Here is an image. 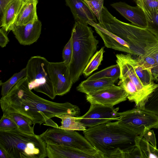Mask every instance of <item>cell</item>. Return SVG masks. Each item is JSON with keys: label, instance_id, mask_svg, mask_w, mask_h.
Segmentation results:
<instances>
[{"label": "cell", "instance_id": "cell-30", "mask_svg": "<svg viewBox=\"0 0 158 158\" xmlns=\"http://www.w3.org/2000/svg\"><path fill=\"white\" fill-rule=\"evenodd\" d=\"M136 3L144 11L150 12L158 10V0H136Z\"/></svg>", "mask_w": 158, "mask_h": 158}, {"label": "cell", "instance_id": "cell-3", "mask_svg": "<svg viewBox=\"0 0 158 158\" xmlns=\"http://www.w3.org/2000/svg\"><path fill=\"white\" fill-rule=\"evenodd\" d=\"M84 136L104 158H123L139 144V135L120 124L117 120L89 127Z\"/></svg>", "mask_w": 158, "mask_h": 158}, {"label": "cell", "instance_id": "cell-29", "mask_svg": "<svg viewBox=\"0 0 158 158\" xmlns=\"http://www.w3.org/2000/svg\"><path fill=\"white\" fill-rule=\"evenodd\" d=\"M143 109L158 116V86L148 99Z\"/></svg>", "mask_w": 158, "mask_h": 158}, {"label": "cell", "instance_id": "cell-14", "mask_svg": "<svg viewBox=\"0 0 158 158\" xmlns=\"http://www.w3.org/2000/svg\"><path fill=\"white\" fill-rule=\"evenodd\" d=\"M42 23L38 20L26 25L13 24L9 31H11L19 43L23 45H30L35 42L40 37Z\"/></svg>", "mask_w": 158, "mask_h": 158}, {"label": "cell", "instance_id": "cell-4", "mask_svg": "<svg viewBox=\"0 0 158 158\" xmlns=\"http://www.w3.org/2000/svg\"><path fill=\"white\" fill-rule=\"evenodd\" d=\"M87 24L75 21L71 36L73 54L69 65L73 84L77 81L91 58L96 52L98 41Z\"/></svg>", "mask_w": 158, "mask_h": 158}, {"label": "cell", "instance_id": "cell-10", "mask_svg": "<svg viewBox=\"0 0 158 158\" xmlns=\"http://www.w3.org/2000/svg\"><path fill=\"white\" fill-rule=\"evenodd\" d=\"M119 108H114L96 103H90L88 111L81 117H76V119L86 127H91L113 120L119 119Z\"/></svg>", "mask_w": 158, "mask_h": 158}, {"label": "cell", "instance_id": "cell-21", "mask_svg": "<svg viewBox=\"0 0 158 158\" xmlns=\"http://www.w3.org/2000/svg\"><path fill=\"white\" fill-rule=\"evenodd\" d=\"M56 117L61 120V125L59 126L60 128L68 130L83 131L87 129L83 124L76 120V116L71 114L59 115Z\"/></svg>", "mask_w": 158, "mask_h": 158}, {"label": "cell", "instance_id": "cell-28", "mask_svg": "<svg viewBox=\"0 0 158 158\" xmlns=\"http://www.w3.org/2000/svg\"><path fill=\"white\" fill-rule=\"evenodd\" d=\"M88 5L98 20V24L99 25L103 24L102 13L104 0H83Z\"/></svg>", "mask_w": 158, "mask_h": 158}, {"label": "cell", "instance_id": "cell-23", "mask_svg": "<svg viewBox=\"0 0 158 158\" xmlns=\"http://www.w3.org/2000/svg\"><path fill=\"white\" fill-rule=\"evenodd\" d=\"M120 75V67L119 65L117 64L94 73L89 77L87 79L94 80L110 78L114 79L117 81L119 79Z\"/></svg>", "mask_w": 158, "mask_h": 158}, {"label": "cell", "instance_id": "cell-15", "mask_svg": "<svg viewBox=\"0 0 158 158\" xmlns=\"http://www.w3.org/2000/svg\"><path fill=\"white\" fill-rule=\"evenodd\" d=\"M110 5L132 24L140 27H146L147 23L145 13L138 6H133L122 2L113 3Z\"/></svg>", "mask_w": 158, "mask_h": 158}, {"label": "cell", "instance_id": "cell-35", "mask_svg": "<svg viewBox=\"0 0 158 158\" xmlns=\"http://www.w3.org/2000/svg\"><path fill=\"white\" fill-rule=\"evenodd\" d=\"M14 0H0V14L2 15L6 6Z\"/></svg>", "mask_w": 158, "mask_h": 158}, {"label": "cell", "instance_id": "cell-31", "mask_svg": "<svg viewBox=\"0 0 158 158\" xmlns=\"http://www.w3.org/2000/svg\"><path fill=\"white\" fill-rule=\"evenodd\" d=\"M18 128L17 125L11 118L3 114L0 120V131H9Z\"/></svg>", "mask_w": 158, "mask_h": 158}, {"label": "cell", "instance_id": "cell-5", "mask_svg": "<svg viewBox=\"0 0 158 158\" xmlns=\"http://www.w3.org/2000/svg\"><path fill=\"white\" fill-rule=\"evenodd\" d=\"M0 148L10 158H44L47 157L46 143L40 135L18 129L0 131Z\"/></svg>", "mask_w": 158, "mask_h": 158}, {"label": "cell", "instance_id": "cell-18", "mask_svg": "<svg viewBox=\"0 0 158 158\" xmlns=\"http://www.w3.org/2000/svg\"><path fill=\"white\" fill-rule=\"evenodd\" d=\"M38 0H26L23 4L14 24L26 25L38 20L36 6Z\"/></svg>", "mask_w": 158, "mask_h": 158}, {"label": "cell", "instance_id": "cell-9", "mask_svg": "<svg viewBox=\"0 0 158 158\" xmlns=\"http://www.w3.org/2000/svg\"><path fill=\"white\" fill-rule=\"evenodd\" d=\"M131 55L129 53L117 54L116 62L120 67V74L129 77L136 87L138 102L136 107L143 109L148 99L158 86V84L153 82L146 85L142 82L137 75L131 62Z\"/></svg>", "mask_w": 158, "mask_h": 158}, {"label": "cell", "instance_id": "cell-25", "mask_svg": "<svg viewBox=\"0 0 158 158\" xmlns=\"http://www.w3.org/2000/svg\"><path fill=\"white\" fill-rule=\"evenodd\" d=\"M104 47H102L90 59L83 72L86 77L89 76L94 71L98 69L103 60V55L105 52Z\"/></svg>", "mask_w": 158, "mask_h": 158}, {"label": "cell", "instance_id": "cell-13", "mask_svg": "<svg viewBox=\"0 0 158 158\" xmlns=\"http://www.w3.org/2000/svg\"><path fill=\"white\" fill-rule=\"evenodd\" d=\"M49 158H104L98 151H87L65 146L46 144Z\"/></svg>", "mask_w": 158, "mask_h": 158}, {"label": "cell", "instance_id": "cell-40", "mask_svg": "<svg viewBox=\"0 0 158 158\" xmlns=\"http://www.w3.org/2000/svg\"><path fill=\"white\" fill-rule=\"evenodd\" d=\"M157 129H158V127L157 128Z\"/></svg>", "mask_w": 158, "mask_h": 158}, {"label": "cell", "instance_id": "cell-27", "mask_svg": "<svg viewBox=\"0 0 158 158\" xmlns=\"http://www.w3.org/2000/svg\"><path fill=\"white\" fill-rule=\"evenodd\" d=\"M144 12L147 23L146 28L158 39V10L153 12Z\"/></svg>", "mask_w": 158, "mask_h": 158}, {"label": "cell", "instance_id": "cell-12", "mask_svg": "<svg viewBox=\"0 0 158 158\" xmlns=\"http://www.w3.org/2000/svg\"><path fill=\"white\" fill-rule=\"evenodd\" d=\"M87 101L90 103H96L113 106L127 99L125 90L121 86L115 84L98 91L86 95Z\"/></svg>", "mask_w": 158, "mask_h": 158}, {"label": "cell", "instance_id": "cell-20", "mask_svg": "<svg viewBox=\"0 0 158 158\" xmlns=\"http://www.w3.org/2000/svg\"><path fill=\"white\" fill-rule=\"evenodd\" d=\"M116 82L114 79L110 78L86 79L78 85L77 87V89L87 95L114 85Z\"/></svg>", "mask_w": 158, "mask_h": 158}, {"label": "cell", "instance_id": "cell-34", "mask_svg": "<svg viewBox=\"0 0 158 158\" xmlns=\"http://www.w3.org/2000/svg\"><path fill=\"white\" fill-rule=\"evenodd\" d=\"M7 32L3 27L0 29V46L2 48L6 47L9 41Z\"/></svg>", "mask_w": 158, "mask_h": 158}, {"label": "cell", "instance_id": "cell-8", "mask_svg": "<svg viewBox=\"0 0 158 158\" xmlns=\"http://www.w3.org/2000/svg\"><path fill=\"white\" fill-rule=\"evenodd\" d=\"M46 143L65 146L87 151H98L84 136L76 131L49 128L40 135Z\"/></svg>", "mask_w": 158, "mask_h": 158}, {"label": "cell", "instance_id": "cell-38", "mask_svg": "<svg viewBox=\"0 0 158 158\" xmlns=\"http://www.w3.org/2000/svg\"><path fill=\"white\" fill-rule=\"evenodd\" d=\"M154 57L156 60V62L157 64V67L156 68V69L158 68V52L155 54L154 55Z\"/></svg>", "mask_w": 158, "mask_h": 158}, {"label": "cell", "instance_id": "cell-32", "mask_svg": "<svg viewBox=\"0 0 158 158\" xmlns=\"http://www.w3.org/2000/svg\"><path fill=\"white\" fill-rule=\"evenodd\" d=\"M73 54L72 40L70 37L69 41L64 48L62 52L63 61L69 65L71 61Z\"/></svg>", "mask_w": 158, "mask_h": 158}, {"label": "cell", "instance_id": "cell-22", "mask_svg": "<svg viewBox=\"0 0 158 158\" xmlns=\"http://www.w3.org/2000/svg\"><path fill=\"white\" fill-rule=\"evenodd\" d=\"M4 115L11 118L18 126V129L21 131L29 134H35L34 125L32 126L33 124L32 122L27 117L17 113H12Z\"/></svg>", "mask_w": 158, "mask_h": 158}, {"label": "cell", "instance_id": "cell-2", "mask_svg": "<svg viewBox=\"0 0 158 158\" xmlns=\"http://www.w3.org/2000/svg\"><path fill=\"white\" fill-rule=\"evenodd\" d=\"M98 34L105 46L138 56L158 50V39L146 28L123 22L103 6Z\"/></svg>", "mask_w": 158, "mask_h": 158}, {"label": "cell", "instance_id": "cell-1", "mask_svg": "<svg viewBox=\"0 0 158 158\" xmlns=\"http://www.w3.org/2000/svg\"><path fill=\"white\" fill-rule=\"evenodd\" d=\"M0 102L3 114H22L34 125H41L57 115L70 114L78 117L80 114V109L76 105L68 102L51 101L34 94L29 87L26 77L18 81L7 94L2 96Z\"/></svg>", "mask_w": 158, "mask_h": 158}, {"label": "cell", "instance_id": "cell-33", "mask_svg": "<svg viewBox=\"0 0 158 158\" xmlns=\"http://www.w3.org/2000/svg\"><path fill=\"white\" fill-rule=\"evenodd\" d=\"M143 158L138 145L131 151L125 154L124 158Z\"/></svg>", "mask_w": 158, "mask_h": 158}, {"label": "cell", "instance_id": "cell-36", "mask_svg": "<svg viewBox=\"0 0 158 158\" xmlns=\"http://www.w3.org/2000/svg\"><path fill=\"white\" fill-rule=\"evenodd\" d=\"M43 124L44 125L52 127H58L59 126L51 118L49 119L45 123Z\"/></svg>", "mask_w": 158, "mask_h": 158}, {"label": "cell", "instance_id": "cell-11", "mask_svg": "<svg viewBox=\"0 0 158 158\" xmlns=\"http://www.w3.org/2000/svg\"><path fill=\"white\" fill-rule=\"evenodd\" d=\"M48 72L56 95L63 96L73 84L68 65L63 62H49Z\"/></svg>", "mask_w": 158, "mask_h": 158}, {"label": "cell", "instance_id": "cell-7", "mask_svg": "<svg viewBox=\"0 0 158 158\" xmlns=\"http://www.w3.org/2000/svg\"><path fill=\"white\" fill-rule=\"evenodd\" d=\"M119 115V123L138 135L158 127V116L144 109L136 107Z\"/></svg>", "mask_w": 158, "mask_h": 158}, {"label": "cell", "instance_id": "cell-6", "mask_svg": "<svg viewBox=\"0 0 158 158\" xmlns=\"http://www.w3.org/2000/svg\"><path fill=\"white\" fill-rule=\"evenodd\" d=\"M49 63L44 57H31L26 67V77L30 90L44 94L53 100L56 95L49 74Z\"/></svg>", "mask_w": 158, "mask_h": 158}, {"label": "cell", "instance_id": "cell-17", "mask_svg": "<svg viewBox=\"0 0 158 158\" xmlns=\"http://www.w3.org/2000/svg\"><path fill=\"white\" fill-rule=\"evenodd\" d=\"M139 146L143 158H158V149L153 130L139 135Z\"/></svg>", "mask_w": 158, "mask_h": 158}, {"label": "cell", "instance_id": "cell-39", "mask_svg": "<svg viewBox=\"0 0 158 158\" xmlns=\"http://www.w3.org/2000/svg\"><path fill=\"white\" fill-rule=\"evenodd\" d=\"M87 0V1H90V0Z\"/></svg>", "mask_w": 158, "mask_h": 158}, {"label": "cell", "instance_id": "cell-24", "mask_svg": "<svg viewBox=\"0 0 158 158\" xmlns=\"http://www.w3.org/2000/svg\"><path fill=\"white\" fill-rule=\"evenodd\" d=\"M26 76V69L25 67L20 72L14 73L5 82H3L1 81L0 85L2 87L1 94L2 96L7 94L18 81Z\"/></svg>", "mask_w": 158, "mask_h": 158}, {"label": "cell", "instance_id": "cell-37", "mask_svg": "<svg viewBox=\"0 0 158 158\" xmlns=\"http://www.w3.org/2000/svg\"><path fill=\"white\" fill-rule=\"evenodd\" d=\"M0 158H10L5 151L0 148Z\"/></svg>", "mask_w": 158, "mask_h": 158}, {"label": "cell", "instance_id": "cell-19", "mask_svg": "<svg viewBox=\"0 0 158 158\" xmlns=\"http://www.w3.org/2000/svg\"><path fill=\"white\" fill-rule=\"evenodd\" d=\"M26 0H14L6 7L2 14L0 27L7 32L14 23L18 13Z\"/></svg>", "mask_w": 158, "mask_h": 158}, {"label": "cell", "instance_id": "cell-16", "mask_svg": "<svg viewBox=\"0 0 158 158\" xmlns=\"http://www.w3.org/2000/svg\"><path fill=\"white\" fill-rule=\"evenodd\" d=\"M65 1L66 5L70 8L75 21L87 24L91 21L97 22L94 14L83 0Z\"/></svg>", "mask_w": 158, "mask_h": 158}, {"label": "cell", "instance_id": "cell-26", "mask_svg": "<svg viewBox=\"0 0 158 158\" xmlns=\"http://www.w3.org/2000/svg\"><path fill=\"white\" fill-rule=\"evenodd\" d=\"M154 55L153 53H147L144 55L138 56L136 59L143 69L147 70L152 72V69H156L157 67Z\"/></svg>", "mask_w": 158, "mask_h": 158}]
</instances>
